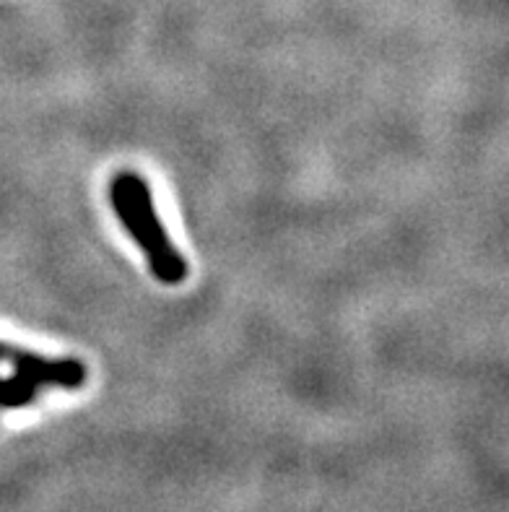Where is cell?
<instances>
[{
  "mask_svg": "<svg viewBox=\"0 0 509 512\" xmlns=\"http://www.w3.org/2000/svg\"><path fill=\"white\" fill-rule=\"evenodd\" d=\"M110 206L125 232L141 247L154 279L164 286H177L187 279V260L169 240L167 227L154 206L149 182L136 172H117L110 180Z\"/></svg>",
  "mask_w": 509,
  "mask_h": 512,
  "instance_id": "1",
  "label": "cell"
},
{
  "mask_svg": "<svg viewBox=\"0 0 509 512\" xmlns=\"http://www.w3.org/2000/svg\"><path fill=\"white\" fill-rule=\"evenodd\" d=\"M89 370L76 357L50 359L45 354L0 344V409H24L45 388L76 390Z\"/></svg>",
  "mask_w": 509,
  "mask_h": 512,
  "instance_id": "2",
  "label": "cell"
}]
</instances>
